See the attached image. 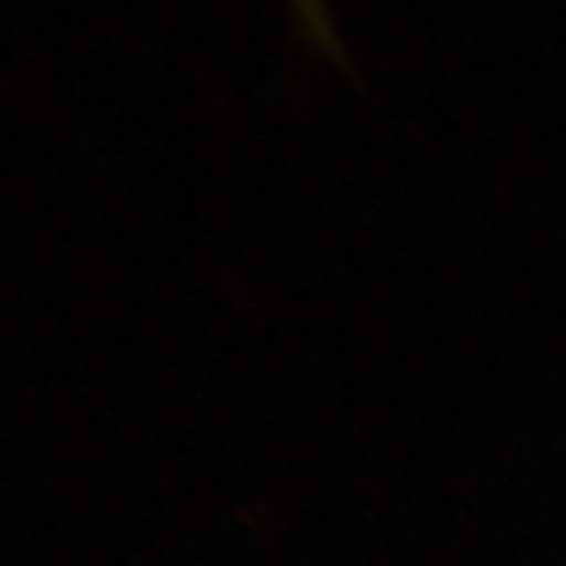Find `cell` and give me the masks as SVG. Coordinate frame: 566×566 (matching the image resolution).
I'll use <instances>...</instances> for the list:
<instances>
[{
    "label": "cell",
    "mask_w": 566,
    "mask_h": 566,
    "mask_svg": "<svg viewBox=\"0 0 566 566\" xmlns=\"http://www.w3.org/2000/svg\"><path fill=\"white\" fill-rule=\"evenodd\" d=\"M296 15H300V27L307 30V38L325 48V55L340 59V63H347L344 55V44L340 38H336V27H333V15H329V4L325 0H293Z\"/></svg>",
    "instance_id": "cell-1"
}]
</instances>
